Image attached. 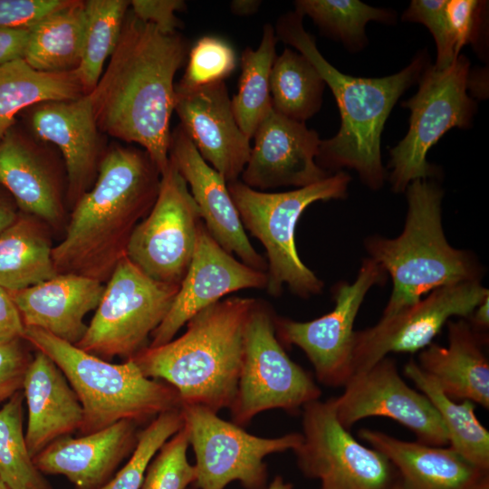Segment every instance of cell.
I'll list each match as a JSON object with an SVG mask.
<instances>
[{"instance_id":"obj_50","label":"cell","mask_w":489,"mask_h":489,"mask_svg":"<svg viewBox=\"0 0 489 489\" xmlns=\"http://www.w3.org/2000/svg\"><path fill=\"white\" fill-rule=\"evenodd\" d=\"M292 484L285 482L280 475L274 477L266 489H292Z\"/></svg>"},{"instance_id":"obj_10","label":"cell","mask_w":489,"mask_h":489,"mask_svg":"<svg viewBox=\"0 0 489 489\" xmlns=\"http://www.w3.org/2000/svg\"><path fill=\"white\" fill-rule=\"evenodd\" d=\"M321 396L313 378L281 345L272 313L256 301L245 326L238 386L229 408L232 422L242 427L274 408L297 414Z\"/></svg>"},{"instance_id":"obj_52","label":"cell","mask_w":489,"mask_h":489,"mask_svg":"<svg viewBox=\"0 0 489 489\" xmlns=\"http://www.w3.org/2000/svg\"><path fill=\"white\" fill-rule=\"evenodd\" d=\"M187 489H197V487L195 484H193L192 486L188 487Z\"/></svg>"},{"instance_id":"obj_17","label":"cell","mask_w":489,"mask_h":489,"mask_svg":"<svg viewBox=\"0 0 489 489\" xmlns=\"http://www.w3.org/2000/svg\"><path fill=\"white\" fill-rule=\"evenodd\" d=\"M50 145L13 126L0 140V185L21 212L60 230L68 220L67 176L63 160Z\"/></svg>"},{"instance_id":"obj_18","label":"cell","mask_w":489,"mask_h":489,"mask_svg":"<svg viewBox=\"0 0 489 489\" xmlns=\"http://www.w3.org/2000/svg\"><path fill=\"white\" fill-rule=\"evenodd\" d=\"M29 132L61 153L67 176L68 208L94 184L106 151L90 93L37 103L24 111Z\"/></svg>"},{"instance_id":"obj_44","label":"cell","mask_w":489,"mask_h":489,"mask_svg":"<svg viewBox=\"0 0 489 489\" xmlns=\"http://www.w3.org/2000/svg\"><path fill=\"white\" fill-rule=\"evenodd\" d=\"M186 3L181 0H132L129 9L140 20L154 24L161 33H177L180 21L175 14L182 11Z\"/></svg>"},{"instance_id":"obj_53","label":"cell","mask_w":489,"mask_h":489,"mask_svg":"<svg viewBox=\"0 0 489 489\" xmlns=\"http://www.w3.org/2000/svg\"><path fill=\"white\" fill-rule=\"evenodd\" d=\"M396 489H402L401 484Z\"/></svg>"},{"instance_id":"obj_7","label":"cell","mask_w":489,"mask_h":489,"mask_svg":"<svg viewBox=\"0 0 489 489\" xmlns=\"http://www.w3.org/2000/svg\"><path fill=\"white\" fill-rule=\"evenodd\" d=\"M350 179L348 173L340 170L312 185L279 193L259 191L238 179L227 183L244 228L266 251L270 295L281 294L285 285L302 298L321 292L323 283L298 254L296 225L311 204L346 197Z\"/></svg>"},{"instance_id":"obj_48","label":"cell","mask_w":489,"mask_h":489,"mask_svg":"<svg viewBox=\"0 0 489 489\" xmlns=\"http://www.w3.org/2000/svg\"><path fill=\"white\" fill-rule=\"evenodd\" d=\"M489 295L486 296L472 312L467 321L472 328L481 334H485L489 327Z\"/></svg>"},{"instance_id":"obj_4","label":"cell","mask_w":489,"mask_h":489,"mask_svg":"<svg viewBox=\"0 0 489 489\" xmlns=\"http://www.w3.org/2000/svg\"><path fill=\"white\" fill-rule=\"evenodd\" d=\"M256 300L229 297L200 311L178 338L147 346L129 358L142 374L173 387L182 405L217 413L235 399L242 367L244 338Z\"/></svg>"},{"instance_id":"obj_32","label":"cell","mask_w":489,"mask_h":489,"mask_svg":"<svg viewBox=\"0 0 489 489\" xmlns=\"http://www.w3.org/2000/svg\"><path fill=\"white\" fill-rule=\"evenodd\" d=\"M325 86L304 55L285 48L276 56L271 71L272 107L289 119L305 122L320 110Z\"/></svg>"},{"instance_id":"obj_15","label":"cell","mask_w":489,"mask_h":489,"mask_svg":"<svg viewBox=\"0 0 489 489\" xmlns=\"http://www.w3.org/2000/svg\"><path fill=\"white\" fill-rule=\"evenodd\" d=\"M386 280L387 273L379 264L364 259L355 281L335 288L331 312L310 321L274 318L277 338L305 353L320 383L344 387L350 379L356 316L367 292Z\"/></svg>"},{"instance_id":"obj_12","label":"cell","mask_w":489,"mask_h":489,"mask_svg":"<svg viewBox=\"0 0 489 489\" xmlns=\"http://www.w3.org/2000/svg\"><path fill=\"white\" fill-rule=\"evenodd\" d=\"M184 427L195 453L197 489H225L238 481L245 489H266L264 457L295 449L301 433L265 438L246 432L200 405H182Z\"/></svg>"},{"instance_id":"obj_36","label":"cell","mask_w":489,"mask_h":489,"mask_svg":"<svg viewBox=\"0 0 489 489\" xmlns=\"http://www.w3.org/2000/svg\"><path fill=\"white\" fill-rule=\"evenodd\" d=\"M22 390L0 409V480L9 489H53L31 456L23 428Z\"/></svg>"},{"instance_id":"obj_24","label":"cell","mask_w":489,"mask_h":489,"mask_svg":"<svg viewBox=\"0 0 489 489\" xmlns=\"http://www.w3.org/2000/svg\"><path fill=\"white\" fill-rule=\"evenodd\" d=\"M104 287V283L84 275L57 273L10 293L25 327L41 329L76 345L87 330L84 318L97 308Z\"/></svg>"},{"instance_id":"obj_47","label":"cell","mask_w":489,"mask_h":489,"mask_svg":"<svg viewBox=\"0 0 489 489\" xmlns=\"http://www.w3.org/2000/svg\"><path fill=\"white\" fill-rule=\"evenodd\" d=\"M19 213L14 197L0 185V234L15 221Z\"/></svg>"},{"instance_id":"obj_40","label":"cell","mask_w":489,"mask_h":489,"mask_svg":"<svg viewBox=\"0 0 489 489\" xmlns=\"http://www.w3.org/2000/svg\"><path fill=\"white\" fill-rule=\"evenodd\" d=\"M446 0H413L404 11L402 20L423 24L432 34L436 45V68L449 67L458 57L446 17Z\"/></svg>"},{"instance_id":"obj_31","label":"cell","mask_w":489,"mask_h":489,"mask_svg":"<svg viewBox=\"0 0 489 489\" xmlns=\"http://www.w3.org/2000/svg\"><path fill=\"white\" fill-rule=\"evenodd\" d=\"M403 373L436 409L448 446L478 468L489 471V432L475 415V404L449 398L414 360L404 366Z\"/></svg>"},{"instance_id":"obj_14","label":"cell","mask_w":489,"mask_h":489,"mask_svg":"<svg viewBox=\"0 0 489 489\" xmlns=\"http://www.w3.org/2000/svg\"><path fill=\"white\" fill-rule=\"evenodd\" d=\"M488 295V289L480 280L442 286L417 303L381 317L374 326L355 331L350 379L389 353L422 350L432 343L451 317L468 318Z\"/></svg>"},{"instance_id":"obj_51","label":"cell","mask_w":489,"mask_h":489,"mask_svg":"<svg viewBox=\"0 0 489 489\" xmlns=\"http://www.w3.org/2000/svg\"><path fill=\"white\" fill-rule=\"evenodd\" d=\"M0 489H9L4 482L0 480Z\"/></svg>"},{"instance_id":"obj_45","label":"cell","mask_w":489,"mask_h":489,"mask_svg":"<svg viewBox=\"0 0 489 489\" xmlns=\"http://www.w3.org/2000/svg\"><path fill=\"white\" fill-rule=\"evenodd\" d=\"M25 326L9 291L0 287V344L24 338Z\"/></svg>"},{"instance_id":"obj_49","label":"cell","mask_w":489,"mask_h":489,"mask_svg":"<svg viewBox=\"0 0 489 489\" xmlns=\"http://www.w3.org/2000/svg\"><path fill=\"white\" fill-rule=\"evenodd\" d=\"M261 3L258 0H234L230 4V8L235 14L250 15L257 12Z\"/></svg>"},{"instance_id":"obj_25","label":"cell","mask_w":489,"mask_h":489,"mask_svg":"<svg viewBox=\"0 0 489 489\" xmlns=\"http://www.w3.org/2000/svg\"><path fill=\"white\" fill-rule=\"evenodd\" d=\"M358 436L393 464L402 489H477L489 480V471L474 465L448 446L406 441L369 428L360 429Z\"/></svg>"},{"instance_id":"obj_13","label":"cell","mask_w":489,"mask_h":489,"mask_svg":"<svg viewBox=\"0 0 489 489\" xmlns=\"http://www.w3.org/2000/svg\"><path fill=\"white\" fill-rule=\"evenodd\" d=\"M200 218L187 182L169 159L153 206L130 235L126 257L153 280L179 286L192 260Z\"/></svg>"},{"instance_id":"obj_22","label":"cell","mask_w":489,"mask_h":489,"mask_svg":"<svg viewBox=\"0 0 489 489\" xmlns=\"http://www.w3.org/2000/svg\"><path fill=\"white\" fill-rule=\"evenodd\" d=\"M169 159L190 187V193L205 226L227 253L244 264L267 272V262L250 243L224 177L206 163L177 126L172 132Z\"/></svg>"},{"instance_id":"obj_37","label":"cell","mask_w":489,"mask_h":489,"mask_svg":"<svg viewBox=\"0 0 489 489\" xmlns=\"http://www.w3.org/2000/svg\"><path fill=\"white\" fill-rule=\"evenodd\" d=\"M183 426L181 408L158 415L138 433L135 448L124 466L98 489H140L155 455Z\"/></svg>"},{"instance_id":"obj_30","label":"cell","mask_w":489,"mask_h":489,"mask_svg":"<svg viewBox=\"0 0 489 489\" xmlns=\"http://www.w3.org/2000/svg\"><path fill=\"white\" fill-rule=\"evenodd\" d=\"M84 94L74 71L40 72L24 59L0 65V140L24 110L40 102L74 100Z\"/></svg>"},{"instance_id":"obj_23","label":"cell","mask_w":489,"mask_h":489,"mask_svg":"<svg viewBox=\"0 0 489 489\" xmlns=\"http://www.w3.org/2000/svg\"><path fill=\"white\" fill-rule=\"evenodd\" d=\"M137 425L123 419L79 437H62L34 456V463L43 474L66 476L76 489H98L134 450Z\"/></svg>"},{"instance_id":"obj_28","label":"cell","mask_w":489,"mask_h":489,"mask_svg":"<svg viewBox=\"0 0 489 489\" xmlns=\"http://www.w3.org/2000/svg\"><path fill=\"white\" fill-rule=\"evenodd\" d=\"M52 232L40 218L20 211L15 221L0 234V287L16 292L57 274Z\"/></svg>"},{"instance_id":"obj_35","label":"cell","mask_w":489,"mask_h":489,"mask_svg":"<svg viewBox=\"0 0 489 489\" xmlns=\"http://www.w3.org/2000/svg\"><path fill=\"white\" fill-rule=\"evenodd\" d=\"M294 5L297 13L310 16L325 35L340 41L353 52L366 46L365 27L369 22L391 24L396 19L391 10L358 0H298Z\"/></svg>"},{"instance_id":"obj_6","label":"cell","mask_w":489,"mask_h":489,"mask_svg":"<svg viewBox=\"0 0 489 489\" xmlns=\"http://www.w3.org/2000/svg\"><path fill=\"white\" fill-rule=\"evenodd\" d=\"M24 338L58 366L76 393L82 435L123 419L139 424L182 407L173 387L144 376L132 359L111 363L34 327H25Z\"/></svg>"},{"instance_id":"obj_21","label":"cell","mask_w":489,"mask_h":489,"mask_svg":"<svg viewBox=\"0 0 489 489\" xmlns=\"http://www.w3.org/2000/svg\"><path fill=\"white\" fill-rule=\"evenodd\" d=\"M242 182L263 191L279 187H307L331 174L316 162L321 139L304 122L272 109L258 125Z\"/></svg>"},{"instance_id":"obj_1","label":"cell","mask_w":489,"mask_h":489,"mask_svg":"<svg viewBox=\"0 0 489 489\" xmlns=\"http://www.w3.org/2000/svg\"><path fill=\"white\" fill-rule=\"evenodd\" d=\"M189 50L183 35L165 34L129 9L118 44L90 92L101 133L140 145L160 175L169 165L174 77Z\"/></svg>"},{"instance_id":"obj_29","label":"cell","mask_w":489,"mask_h":489,"mask_svg":"<svg viewBox=\"0 0 489 489\" xmlns=\"http://www.w3.org/2000/svg\"><path fill=\"white\" fill-rule=\"evenodd\" d=\"M84 34V1L70 0L31 27L24 60L40 72H73L82 60Z\"/></svg>"},{"instance_id":"obj_2","label":"cell","mask_w":489,"mask_h":489,"mask_svg":"<svg viewBox=\"0 0 489 489\" xmlns=\"http://www.w3.org/2000/svg\"><path fill=\"white\" fill-rule=\"evenodd\" d=\"M159 183V170L144 149H107L93 186L72 207L64 235L53 248L57 273L106 283L153 206Z\"/></svg>"},{"instance_id":"obj_39","label":"cell","mask_w":489,"mask_h":489,"mask_svg":"<svg viewBox=\"0 0 489 489\" xmlns=\"http://www.w3.org/2000/svg\"><path fill=\"white\" fill-rule=\"evenodd\" d=\"M235 67L236 55L227 42L204 36L190 48L185 73L177 85L193 88L224 81Z\"/></svg>"},{"instance_id":"obj_46","label":"cell","mask_w":489,"mask_h":489,"mask_svg":"<svg viewBox=\"0 0 489 489\" xmlns=\"http://www.w3.org/2000/svg\"><path fill=\"white\" fill-rule=\"evenodd\" d=\"M30 29L0 27V65L24 58Z\"/></svg>"},{"instance_id":"obj_11","label":"cell","mask_w":489,"mask_h":489,"mask_svg":"<svg viewBox=\"0 0 489 489\" xmlns=\"http://www.w3.org/2000/svg\"><path fill=\"white\" fill-rule=\"evenodd\" d=\"M302 441L293 449L302 474L320 489H396L400 477L381 453L360 443L338 420L332 398L302 409Z\"/></svg>"},{"instance_id":"obj_5","label":"cell","mask_w":489,"mask_h":489,"mask_svg":"<svg viewBox=\"0 0 489 489\" xmlns=\"http://www.w3.org/2000/svg\"><path fill=\"white\" fill-rule=\"evenodd\" d=\"M408 213L396 238L369 237V258L391 276L393 289L382 317L391 316L442 286L480 280L471 254L452 247L444 234L443 191L434 182L417 179L406 189Z\"/></svg>"},{"instance_id":"obj_38","label":"cell","mask_w":489,"mask_h":489,"mask_svg":"<svg viewBox=\"0 0 489 489\" xmlns=\"http://www.w3.org/2000/svg\"><path fill=\"white\" fill-rule=\"evenodd\" d=\"M189 446L183 427L170 437L149 463L140 489H187L197 480V470L187 456Z\"/></svg>"},{"instance_id":"obj_20","label":"cell","mask_w":489,"mask_h":489,"mask_svg":"<svg viewBox=\"0 0 489 489\" xmlns=\"http://www.w3.org/2000/svg\"><path fill=\"white\" fill-rule=\"evenodd\" d=\"M174 110L203 159L226 183L237 180L252 147L235 120L225 81L193 88L176 84Z\"/></svg>"},{"instance_id":"obj_43","label":"cell","mask_w":489,"mask_h":489,"mask_svg":"<svg viewBox=\"0 0 489 489\" xmlns=\"http://www.w3.org/2000/svg\"><path fill=\"white\" fill-rule=\"evenodd\" d=\"M70 0H0V27L31 28Z\"/></svg>"},{"instance_id":"obj_19","label":"cell","mask_w":489,"mask_h":489,"mask_svg":"<svg viewBox=\"0 0 489 489\" xmlns=\"http://www.w3.org/2000/svg\"><path fill=\"white\" fill-rule=\"evenodd\" d=\"M267 282L266 272L236 260L216 242L201 222L187 273L168 314L151 333L149 346L170 341L193 316L225 295L243 289L266 288Z\"/></svg>"},{"instance_id":"obj_27","label":"cell","mask_w":489,"mask_h":489,"mask_svg":"<svg viewBox=\"0 0 489 489\" xmlns=\"http://www.w3.org/2000/svg\"><path fill=\"white\" fill-rule=\"evenodd\" d=\"M446 347L430 343L418 354L419 368L452 399L469 400L489 408V361L485 334L466 319L448 321Z\"/></svg>"},{"instance_id":"obj_16","label":"cell","mask_w":489,"mask_h":489,"mask_svg":"<svg viewBox=\"0 0 489 489\" xmlns=\"http://www.w3.org/2000/svg\"><path fill=\"white\" fill-rule=\"evenodd\" d=\"M343 388L339 397L331 398L336 417L345 428L350 430L367 417H384L409 429L417 442L448 446L436 409L422 392L405 382L394 359H381L352 377Z\"/></svg>"},{"instance_id":"obj_8","label":"cell","mask_w":489,"mask_h":489,"mask_svg":"<svg viewBox=\"0 0 489 489\" xmlns=\"http://www.w3.org/2000/svg\"><path fill=\"white\" fill-rule=\"evenodd\" d=\"M469 72L470 62L464 54L443 70L429 63L417 93L402 102L411 113L407 135L389 150L393 192L402 193L411 182L434 176L436 168L427 160L428 150L452 128L471 126L477 105L467 94Z\"/></svg>"},{"instance_id":"obj_42","label":"cell","mask_w":489,"mask_h":489,"mask_svg":"<svg viewBox=\"0 0 489 489\" xmlns=\"http://www.w3.org/2000/svg\"><path fill=\"white\" fill-rule=\"evenodd\" d=\"M31 349L34 348L24 338L0 344V403L23 389L34 358Z\"/></svg>"},{"instance_id":"obj_26","label":"cell","mask_w":489,"mask_h":489,"mask_svg":"<svg viewBox=\"0 0 489 489\" xmlns=\"http://www.w3.org/2000/svg\"><path fill=\"white\" fill-rule=\"evenodd\" d=\"M22 390L28 409L24 436L33 459L53 442L81 428V402L63 373L44 353L35 350Z\"/></svg>"},{"instance_id":"obj_3","label":"cell","mask_w":489,"mask_h":489,"mask_svg":"<svg viewBox=\"0 0 489 489\" xmlns=\"http://www.w3.org/2000/svg\"><path fill=\"white\" fill-rule=\"evenodd\" d=\"M302 19L296 11L289 12L278 19L274 30L278 40L296 48L313 64L340 110V129L332 138L321 141L316 162L327 172L355 169L366 186L379 189L387 177L380 152L385 122L398 98L418 82L430 63L428 54L420 53L400 72L386 77L344 74L321 55Z\"/></svg>"},{"instance_id":"obj_9","label":"cell","mask_w":489,"mask_h":489,"mask_svg":"<svg viewBox=\"0 0 489 489\" xmlns=\"http://www.w3.org/2000/svg\"><path fill=\"white\" fill-rule=\"evenodd\" d=\"M178 289L153 280L123 257L105 283L95 313L76 346L105 360L133 357L147 347Z\"/></svg>"},{"instance_id":"obj_41","label":"cell","mask_w":489,"mask_h":489,"mask_svg":"<svg viewBox=\"0 0 489 489\" xmlns=\"http://www.w3.org/2000/svg\"><path fill=\"white\" fill-rule=\"evenodd\" d=\"M487 6L486 1H447L446 17L457 55L467 44H472L479 53L484 51Z\"/></svg>"},{"instance_id":"obj_34","label":"cell","mask_w":489,"mask_h":489,"mask_svg":"<svg viewBox=\"0 0 489 489\" xmlns=\"http://www.w3.org/2000/svg\"><path fill=\"white\" fill-rule=\"evenodd\" d=\"M129 5L127 0L84 1L83 52L74 73L86 94L96 87L118 44Z\"/></svg>"},{"instance_id":"obj_33","label":"cell","mask_w":489,"mask_h":489,"mask_svg":"<svg viewBox=\"0 0 489 489\" xmlns=\"http://www.w3.org/2000/svg\"><path fill=\"white\" fill-rule=\"evenodd\" d=\"M277 37L270 24H265L263 37L256 50L246 47L241 55L242 72L238 91L231 100L235 120L250 139L273 109L270 76L276 58Z\"/></svg>"}]
</instances>
